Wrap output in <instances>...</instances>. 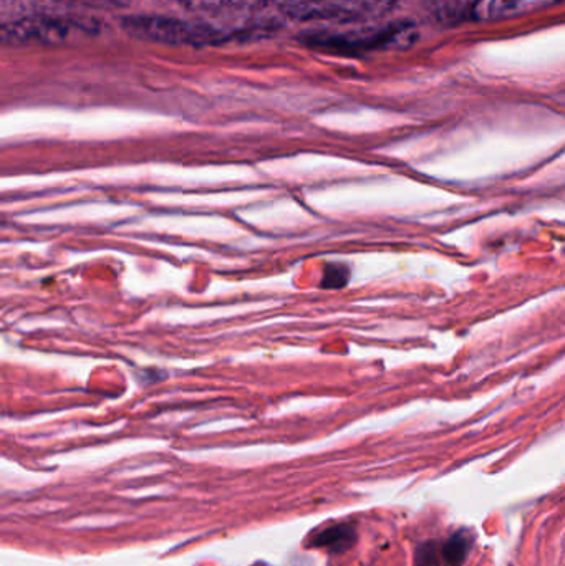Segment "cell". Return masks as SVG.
Instances as JSON below:
<instances>
[{"instance_id":"obj_1","label":"cell","mask_w":565,"mask_h":566,"mask_svg":"<svg viewBox=\"0 0 565 566\" xmlns=\"http://www.w3.org/2000/svg\"><path fill=\"white\" fill-rule=\"evenodd\" d=\"M398 0H279V9L297 20H365L384 15Z\"/></svg>"},{"instance_id":"obj_2","label":"cell","mask_w":565,"mask_h":566,"mask_svg":"<svg viewBox=\"0 0 565 566\" xmlns=\"http://www.w3.org/2000/svg\"><path fill=\"white\" fill-rule=\"evenodd\" d=\"M125 27L132 35L139 39L172 45H205L226 39L206 23H188L165 17H129L125 20Z\"/></svg>"},{"instance_id":"obj_3","label":"cell","mask_w":565,"mask_h":566,"mask_svg":"<svg viewBox=\"0 0 565 566\" xmlns=\"http://www.w3.org/2000/svg\"><path fill=\"white\" fill-rule=\"evenodd\" d=\"M189 9L206 17V25L212 27L229 39L254 22V15L264 9L265 0H186Z\"/></svg>"},{"instance_id":"obj_4","label":"cell","mask_w":565,"mask_h":566,"mask_svg":"<svg viewBox=\"0 0 565 566\" xmlns=\"http://www.w3.org/2000/svg\"><path fill=\"white\" fill-rule=\"evenodd\" d=\"M69 23L60 20H23L3 27V42H55L65 39L69 33Z\"/></svg>"},{"instance_id":"obj_5","label":"cell","mask_w":565,"mask_h":566,"mask_svg":"<svg viewBox=\"0 0 565 566\" xmlns=\"http://www.w3.org/2000/svg\"><path fill=\"white\" fill-rule=\"evenodd\" d=\"M557 2L561 0H480L474 13L478 19L483 20L514 19L524 13L556 6Z\"/></svg>"},{"instance_id":"obj_6","label":"cell","mask_w":565,"mask_h":566,"mask_svg":"<svg viewBox=\"0 0 565 566\" xmlns=\"http://www.w3.org/2000/svg\"><path fill=\"white\" fill-rule=\"evenodd\" d=\"M355 538H357L355 528L347 524H341L318 532L312 538L311 545L318 548H327V551L335 552V554H342V552L348 551L355 544Z\"/></svg>"},{"instance_id":"obj_7","label":"cell","mask_w":565,"mask_h":566,"mask_svg":"<svg viewBox=\"0 0 565 566\" xmlns=\"http://www.w3.org/2000/svg\"><path fill=\"white\" fill-rule=\"evenodd\" d=\"M471 547H473V537L470 532L460 531L448 538L441 551V558H443L444 566H463L470 555Z\"/></svg>"},{"instance_id":"obj_8","label":"cell","mask_w":565,"mask_h":566,"mask_svg":"<svg viewBox=\"0 0 565 566\" xmlns=\"http://www.w3.org/2000/svg\"><path fill=\"white\" fill-rule=\"evenodd\" d=\"M350 279V271L344 264H328L322 277V286L324 289H342L347 285Z\"/></svg>"},{"instance_id":"obj_9","label":"cell","mask_w":565,"mask_h":566,"mask_svg":"<svg viewBox=\"0 0 565 566\" xmlns=\"http://www.w3.org/2000/svg\"><path fill=\"white\" fill-rule=\"evenodd\" d=\"M415 566H440V551L435 542H427L418 548Z\"/></svg>"}]
</instances>
